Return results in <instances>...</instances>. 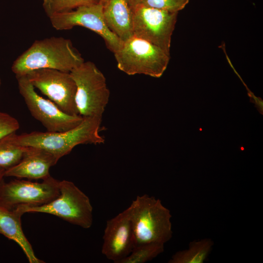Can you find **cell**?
<instances>
[{
	"mask_svg": "<svg viewBox=\"0 0 263 263\" xmlns=\"http://www.w3.org/2000/svg\"><path fill=\"white\" fill-rule=\"evenodd\" d=\"M84 62L70 39L52 37L35 41L15 59L11 70L16 76L44 68L70 73Z\"/></svg>",
	"mask_w": 263,
	"mask_h": 263,
	"instance_id": "1",
	"label": "cell"
},
{
	"mask_svg": "<svg viewBox=\"0 0 263 263\" xmlns=\"http://www.w3.org/2000/svg\"><path fill=\"white\" fill-rule=\"evenodd\" d=\"M83 117L78 125L66 131L33 132L20 134L13 132L10 134V136L13 142L17 145L39 148L59 159L78 145L104 143V138L99 133L102 118Z\"/></svg>",
	"mask_w": 263,
	"mask_h": 263,
	"instance_id": "2",
	"label": "cell"
},
{
	"mask_svg": "<svg viewBox=\"0 0 263 263\" xmlns=\"http://www.w3.org/2000/svg\"><path fill=\"white\" fill-rule=\"evenodd\" d=\"M128 208L134 246L147 243L165 244L171 239L172 216L160 199L147 194L137 196Z\"/></svg>",
	"mask_w": 263,
	"mask_h": 263,
	"instance_id": "3",
	"label": "cell"
},
{
	"mask_svg": "<svg viewBox=\"0 0 263 263\" xmlns=\"http://www.w3.org/2000/svg\"><path fill=\"white\" fill-rule=\"evenodd\" d=\"M59 191L57 197L46 204L22 206L15 209L22 215L28 212L48 213L83 228L91 227L93 222V208L89 198L70 181H60Z\"/></svg>",
	"mask_w": 263,
	"mask_h": 263,
	"instance_id": "4",
	"label": "cell"
},
{
	"mask_svg": "<svg viewBox=\"0 0 263 263\" xmlns=\"http://www.w3.org/2000/svg\"><path fill=\"white\" fill-rule=\"evenodd\" d=\"M114 55L118 68L126 74L153 77L161 76L170 59L159 47L134 36L123 41Z\"/></svg>",
	"mask_w": 263,
	"mask_h": 263,
	"instance_id": "5",
	"label": "cell"
},
{
	"mask_svg": "<svg viewBox=\"0 0 263 263\" xmlns=\"http://www.w3.org/2000/svg\"><path fill=\"white\" fill-rule=\"evenodd\" d=\"M70 73L76 87L75 103L79 115L102 118L110 94L103 73L94 63L89 61H84Z\"/></svg>",
	"mask_w": 263,
	"mask_h": 263,
	"instance_id": "6",
	"label": "cell"
},
{
	"mask_svg": "<svg viewBox=\"0 0 263 263\" xmlns=\"http://www.w3.org/2000/svg\"><path fill=\"white\" fill-rule=\"evenodd\" d=\"M20 94L31 115L49 132H64L78 125L83 117L65 113L54 102L39 95L26 75L16 76Z\"/></svg>",
	"mask_w": 263,
	"mask_h": 263,
	"instance_id": "7",
	"label": "cell"
},
{
	"mask_svg": "<svg viewBox=\"0 0 263 263\" xmlns=\"http://www.w3.org/2000/svg\"><path fill=\"white\" fill-rule=\"evenodd\" d=\"M178 13L138 4L134 9L133 36L159 47L170 56Z\"/></svg>",
	"mask_w": 263,
	"mask_h": 263,
	"instance_id": "8",
	"label": "cell"
},
{
	"mask_svg": "<svg viewBox=\"0 0 263 263\" xmlns=\"http://www.w3.org/2000/svg\"><path fill=\"white\" fill-rule=\"evenodd\" d=\"M59 182L51 175L41 182L21 179L3 182L0 188V205L13 209L46 204L59 195Z\"/></svg>",
	"mask_w": 263,
	"mask_h": 263,
	"instance_id": "9",
	"label": "cell"
},
{
	"mask_svg": "<svg viewBox=\"0 0 263 263\" xmlns=\"http://www.w3.org/2000/svg\"><path fill=\"white\" fill-rule=\"evenodd\" d=\"M32 85L65 113L79 115L75 103L76 87L70 73L38 69L25 75Z\"/></svg>",
	"mask_w": 263,
	"mask_h": 263,
	"instance_id": "10",
	"label": "cell"
},
{
	"mask_svg": "<svg viewBox=\"0 0 263 263\" xmlns=\"http://www.w3.org/2000/svg\"><path fill=\"white\" fill-rule=\"evenodd\" d=\"M103 4L100 2L79 6L75 10L56 14L49 18L52 26L57 30H66L80 26L100 36L113 53L122 41L107 26L103 16Z\"/></svg>",
	"mask_w": 263,
	"mask_h": 263,
	"instance_id": "11",
	"label": "cell"
},
{
	"mask_svg": "<svg viewBox=\"0 0 263 263\" xmlns=\"http://www.w3.org/2000/svg\"><path fill=\"white\" fill-rule=\"evenodd\" d=\"M103 239L102 253L114 263L131 252L134 241L128 208L107 221Z\"/></svg>",
	"mask_w": 263,
	"mask_h": 263,
	"instance_id": "12",
	"label": "cell"
},
{
	"mask_svg": "<svg viewBox=\"0 0 263 263\" xmlns=\"http://www.w3.org/2000/svg\"><path fill=\"white\" fill-rule=\"evenodd\" d=\"M21 160L15 166L5 170L4 176L43 180L50 176L49 170L59 159L42 149L26 147Z\"/></svg>",
	"mask_w": 263,
	"mask_h": 263,
	"instance_id": "13",
	"label": "cell"
},
{
	"mask_svg": "<svg viewBox=\"0 0 263 263\" xmlns=\"http://www.w3.org/2000/svg\"><path fill=\"white\" fill-rule=\"evenodd\" d=\"M103 16L108 27L122 41L133 36L134 9L130 0H108Z\"/></svg>",
	"mask_w": 263,
	"mask_h": 263,
	"instance_id": "14",
	"label": "cell"
},
{
	"mask_svg": "<svg viewBox=\"0 0 263 263\" xmlns=\"http://www.w3.org/2000/svg\"><path fill=\"white\" fill-rule=\"evenodd\" d=\"M22 215L15 208L9 209L0 205V234L18 244L30 263H44L36 256L32 245L24 235L21 226Z\"/></svg>",
	"mask_w": 263,
	"mask_h": 263,
	"instance_id": "15",
	"label": "cell"
},
{
	"mask_svg": "<svg viewBox=\"0 0 263 263\" xmlns=\"http://www.w3.org/2000/svg\"><path fill=\"white\" fill-rule=\"evenodd\" d=\"M214 242L210 238L190 242L188 248L174 254L169 263H203L210 254Z\"/></svg>",
	"mask_w": 263,
	"mask_h": 263,
	"instance_id": "16",
	"label": "cell"
},
{
	"mask_svg": "<svg viewBox=\"0 0 263 263\" xmlns=\"http://www.w3.org/2000/svg\"><path fill=\"white\" fill-rule=\"evenodd\" d=\"M10 134L0 138V168L5 170L17 165L22 159L26 149V147L14 144Z\"/></svg>",
	"mask_w": 263,
	"mask_h": 263,
	"instance_id": "17",
	"label": "cell"
},
{
	"mask_svg": "<svg viewBox=\"0 0 263 263\" xmlns=\"http://www.w3.org/2000/svg\"><path fill=\"white\" fill-rule=\"evenodd\" d=\"M164 251V244L147 243L134 246L131 252L119 263H144L156 258Z\"/></svg>",
	"mask_w": 263,
	"mask_h": 263,
	"instance_id": "18",
	"label": "cell"
},
{
	"mask_svg": "<svg viewBox=\"0 0 263 263\" xmlns=\"http://www.w3.org/2000/svg\"><path fill=\"white\" fill-rule=\"evenodd\" d=\"M43 9L49 18L73 10L79 6L95 3L100 0H42Z\"/></svg>",
	"mask_w": 263,
	"mask_h": 263,
	"instance_id": "19",
	"label": "cell"
},
{
	"mask_svg": "<svg viewBox=\"0 0 263 263\" xmlns=\"http://www.w3.org/2000/svg\"><path fill=\"white\" fill-rule=\"evenodd\" d=\"M190 0H141L139 4L171 12L183 9Z\"/></svg>",
	"mask_w": 263,
	"mask_h": 263,
	"instance_id": "20",
	"label": "cell"
},
{
	"mask_svg": "<svg viewBox=\"0 0 263 263\" xmlns=\"http://www.w3.org/2000/svg\"><path fill=\"white\" fill-rule=\"evenodd\" d=\"M19 128L18 120L11 115L0 111V138L16 132Z\"/></svg>",
	"mask_w": 263,
	"mask_h": 263,
	"instance_id": "21",
	"label": "cell"
},
{
	"mask_svg": "<svg viewBox=\"0 0 263 263\" xmlns=\"http://www.w3.org/2000/svg\"><path fill=\"white\" fill-rule=\"evenodd\" d=\"M5 170L0 168V188L3 181V177H4V172Z\"/></svg>",
	"mask_w": 263,
	"mask_h": 263,
	"instance_id": "22",
	"label": "cell"
},
{
	"mask_svg": "<svg viewBox=\"0 0 263 263\" xmlns=\"http://www.w3.org/2000/svg\"><path fill=\"white\" fill-rule=\"evenodd\" d=\"M141 0H130V3L133 9L140 3Z\"/></svg>",
	"mask_w": 263,
	"mask_h": 263,
	"instance_id": "23",
	"label": "cell"
},
{
	"mask_svg": "<svg viewBox=\"0 0 263 263\" xmlns=\"http://www.w3.org/2000/svg\"><path fill=\"white\" fill-rule=\"evenodd\" d=\"M108 0H100V2L102 3L104 5Z\"/></svg>",
	"mask_w": 263,
	"mask_h": 263,
	"instance_id": "24",
	"label": "cell"
},
{
	"mask_svg": "<svg viewBox=\"0 0 263 263\" xmlns=\"http://www.w3.org/2000/svg\"><path fill=\"white\" fill-rule=\"evenodd\" d=\"M1 85V80H0V86Z\"/></svg>",
	"mask_w": 263,
	"mask_h": 263,
	"instance_id": "25",
	"label": "cell"
}]
</instances>
